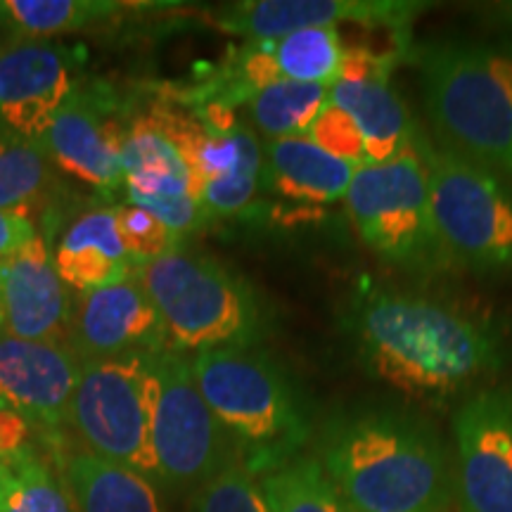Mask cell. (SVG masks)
I'll return each mask as SVG.
<instances>
[{
	"instance_id": "7",
	"label": "cell",
	"mask_w": 512,
	"mask_h": 512,
	"mask_svg": "<svg viewBox=\"0 0 512 512\" xmlns=\"http://www.w3.org/2000/svg\"><path fill=\"white\" fill-rule=\"evenodd\" d=\"M434 221L453 268L479 275L512 273V183L427 143Z\"/></svg>"
},
{
	"instance_id": "12",
	"label": "cell",
	"mask_w": 512,
	"mask_h": 512,
	"mask_svg": "<svg viewBox=\"0 0 512 512\" xmlns=\"http://www.w3.org/2000/svg\"><path fill=\"white\" fill-rule=\"evenodd\" d=\"M79 57L69 46L22 41L0 50V131L41 140L76 93Z\"/></svg>"
},
{
	"instance_id": "10",
	"label": "cell",
	"mask_w": 512,
	"mask_h": 512,
	"mask_svg": "<svg viewBox=\"0 0 512 512\" xmlns=\"http://www.w3.org/2000/svg\"><path fill=\"white\" fill-rule=\"evenodd\" d=\"M451 456L458 512H512V382L458 403Z\"/></svg>"
},
{
	"instance_id": "1",
	"label": "cell",
	"mask_w": 512,
	"mask_h": 512,
	"mask_svg": "<svg viewBox=\"0 0 512 512\" xmlns=\"http://www.w3.org/2000/svg\"><path fill=\"white\" fill-rule=\"evenodd\" d=\"M344 330L363 373L413 401H463L512 366V320L401 287H358Z\"/></svg>"
},
{
	"instance_id": "24",
	"label": "cell",
	"mask_w": 512,
	"mask_h": 512,
	"mask_svg": "<svg viewBox=\"0 0 512 512\" xmlns=\"http://www.w3.org/2000/svg\"><path fill=\"white\" fill-rule=\"evenodd\" d=\"M128 204L150 211L178 238L195 233L209 219L202 209L197 188L188 176L166 174V171H138L124 178Z\"/></svg>"
},
{
	"instance_id": "28",
	"label": "cell",
	"mask_w": 512,
	"mask_h": 512,
	"mask_svg": "<svg viewBox=\"0 0 512 512\" xmlns=\"http://www.w3.org/2000/svg\"><path fill=\"white\" fill-rule=\"evenodd\" d=\"M121 162L124 174H138V171H166V174L188 176L195 183L188 159L181 152L169 133L159 126L152 112L143 119H136L124 131L121 143ZM126 178V176H124ZM197 188V185H195Z\"/></svg>"
},
{
	"instance_id": "11",
	"label": "cell",
	"mask_w": 512,
	"mask_h": 512,
	"mask_svg": "<svg viewBox=\"0 0 512 512\" xmlns=\"http://www.w3.org/2000/svg\"><path fill=\"white\" fill-rule=\"evenodd\" d=\"M81 358L62 339H24L0 330V401L46 444L69 430Z\"/></svg>"
},
{
	"instance_id": "20",
	"label": "cell",
	"mask_w": 512,
	"mask_h": 512,
	"mask_svg": "<svg viewBox=\"0 0 512 512\" xmlns=\"http://www.w3.org/2000/svg\"><path fill=\"white\" fill-rule=\"evenodd\" d=\"M53 261L62 283L76 292L117 285L136 271L119 235L114 207L93 209L79 216L62 235Z\"/></svg>"
},
{
	"instance_id": "4",
	"label": "cell",
	"mask_w": 512,
	"mask_h": 512,
	"mask_svg": "<svg viewBox=\"0 0 512 512\" xmlns=\"http://www.w3.org/2000/svg\"><path fill=\"white\" fill-rule=\"evenodd\" d=\"M190 368L247 470L261 479L302 456L313 437L311 408L271 356L252 347L209 349L190 354Z\"/></svg>"
},
{
	"instance_id": "3",
	"label": "cell",
	"mask_w": 512,
	"mask_h": 512,
	"mask_svg": "<svg viewBox=\"0 0 512 512\" xmlns=\"http://www.w3.org/2000/svg\"><path fill=\"white\" fill-rule=\"evenodd\" d=\"M437 147L512 183V46L430 38L411 48Z\"/></svg>"
},
{
	"instance_id": "34",
	"label": "cell",
	"mask_w": 512,
	"mask_h": 512,
	"mask_svg": "<svg viewBox=\"0 0 512 512\" xmlns=\"http://www.w3.org/2000/svg\"><path fill=\"white\" fill-rule=\"evenodd\" d=\"M3 294H5V264H3V261H0V328H3V318H5Z\"/></svg>"
},
{
	"instance_id": "2",
	"label": "cell",
	"mask_w": 512,
	"mask_h": 512,
	"mask_svg": "<svg viewBox=\"0 0 512 512\" xmlns=\"http://www.w3.org/2000/svg\"><path fill=\"white\" fill-rule=\"evenodd\" d=\"M313 458L351 512H451L453 456L439 427L392 399H361L320 425Z\"/></svg>"
},
{
	"instance_id": "18",
	"label": "cell",
	"mask_w": 512,
	"mask_h": 512,
	"mask_svg": "<svg viewBox=\"0 0 512 512\" xmlns=\"http://www.w3.org/2000/svg\"><path fill=\"white\" fill-rule=\"evenodd\" d=\"M48 446L79 512H166L150 477L81 446H69L64 437Z\"/></svg>"
},
{
	"instance_id": "25",
	"label": "cell",
	"mask_w": 512,
	"mask_h": 512,
	"mask_svg": "<svg viewBox=\"0 0 512 512\" xmlns=\"http://www.w3.org/2000/svg\"><path fill=\"white\" fill-rule=\"evenodd\" d=\"M271 512H351L313 456H297L261 477Z\"/></svg>"
},
{
	"instance_id": "13",
	"label": "cell",
	"mask_w": 512,
	"mask_h": 512,
	"mask_svg": "<svg viewBox=\"0 0 512 512\" xmlns=\"http://www.w3.org/2000/svg\"><path fill=\"white\" fill-rule=\"evenodd\" d=\"M67 344L81 363L169 349L162 318L136 271L117 285L76 294Z\"/></svg>"
},
{
	"instance_id": "31",
	"label": "cell",
	"mask_w": 512,
	"mask_h": 512,
	"mask_svg": "<svg viewBox=\"0 0 512 512\" xmlns=\"http://www.w3.org/2000/svg\"><path fill=\"white\" fill-rule=\"evenodd\" d=\"M318 147L330 152L332 157L344 159L354 166H366V147H363L361 133L356 131L354 121L335 105H325L318 119L313 121L309 136Z\"/></svg>"
},
{
	"instance_id": "23",
	"label": "cell",
	"mask_w": 512,
	"mask_h": 512,
	"mask_svg": "<svg viewBox=\"0 0 512 512\" xmlns=\"http://www.w3.org/2000/svg\"><path fill=\"white\" fill-rule=\"evenodd\" d=\"M0 512H79L67 484L31 448L0 463Z\"/></svg>"
},
{
	"instance_id": "27",
	"label": "cell",
	"mask_w": 512,
	"mask_h": 512,
	"mask_svg": "<svg viewBox=\"0 0 512 512\" xmlns=\"http://www.w3.org/2000/svg\"><path fill=\"white\" fill-rule=\"evenodd\" d=\"M121 8L110 0H8L3 3V17L19 36L43 38L83 27L112 17Z\"/></svg>"
},
{
	"instance_id": "29",
	"label": "cell",
	"mask_w": 512,
	"mask_h": 512,
	"mask_svg": "<svg viewBox=\"0 0 512 512\" xmlns=\"http://www.w3.org/2000/svg\"><path fill=\"white\" fill-rule=\"evenodd\" d=\"M190 512H271L261 479L240 460L190 494Z\"/></svg>"
},
{
	"instance_id": "22",
	"label": "cell",
	"mask_w": 512,
	"mask_h": 512,
	"mask_svg": "<svg viewBox=\"0 0 512 512\" xmlns=\"http://www.w3.org/2000/svg\"><path fill=\"white\" fill-rule=\"evenodd\" d=\"M280 81L332 86L342 74L344 48L337 27L294 31L278 41H264Z\"/></svg>"
},
{
	"instance_id": "37",
	"label": "cell",
	"mask_w": 512,
	"mask_h": 512,
	"mask_svg": "<svg viewBox=\"0 0 512 512\" xmlns=\"http://www.w3.org/2000/svg\"><path fill=\"white\" fill-rule=\"evenodd\" d=\"M0 463H3V460H0Z\"/></svg>"
},
{
	"instance_id": "30",
	"label": "cell",
	"mask_w": 512,
	"mask_h": 512,
	"mask_svg": "<svg viewBox=\"0 0 512 512\" xmlns=\"http://www.w3.org/2000/svg\"><path fill=\"white\" fill-rule=\"evenodd\" d=\"M114 211H117L119 235L136 266L150 264V261L181 249L183 238H178L174 230L166 228L150 211L140 209L136 204H119Z\"/></svg>"
},
{
	"instance_id": "26",
	"label": "cell",
	"mask_w": 512,
	"mask_h": 512,
	"mask_svg": "<svg viewBox=\"0 0 512 512\" xmlns=\"http://www.w3.org/2000/svg\"><path fill=\"white\" fill-rule=\"evenodd\" d=\"M55 185L53 159L41 140L0 131V209H24Z\"/></svg>"
},
{
	"instance_id": "15",
	"label": "cell",
	"mask_w": 512,
	"mask_h": 512,
	"mask_svg": "<svg viewBox=\"0 0 512 512\" xmlns=\"http://www.w3.org/2000/svg\"><path fill=\"white\" fill-rule=\"evenodd\" d=\"M124 131L91 95L76 91L41 138L55 166L95 190L124 185Z\"/></svg>"
},
{
	"instance_id": "14",
	"label": "cell",
	"mask_w": 512,
	"mask_h": 512,
	"mask_svg": "<svg viewBox=\"0 0 512 512\" xmlns=\"http://www.w3.org/2000/svg\"><path fill=\"white\" fill-rule=\"evenodd\" d=\"M420 3L396 0H245L230 3L214 17L216 27L249 43L278 41L294 31L363 24L403 31L418 15Z\"/></svg>"
},
{
	"instance_id": "36",
	"label": "cell",
	"mask_w": 512,
	"mask_h": 512,
	"mask_svg": "<svg viewBox=\"0 0 512 512\" xmlns=\"http://www.w3.org/2000/svg\"><path fill=\"white\" fill-rule=\"evenodd\" d=\"M0 17H3V3H0Z\"/></svg>"
},
{
	"instance_id": "16",
	"label": "cell",
	"mask_w": 512,
	"mask_h": 512,
	"mask_svg": "<svg viewBox=\"0 0 512 512\" xmlns=\"http://www.w3.org/2000/svg\"><path fill=\"white\" fill-rule=\"evenodd\" d=\"M3 264L5 318L0 330L12 337L67 342L74 299L55 271L48 242L36 235Z\"/></svg>"
},
{
	"instance_id": "32",
	"label": "cell",
	"mask_w": 512,
	"mask_h": 512,
	"mask_svg": "<svg viewBox=\"0 0 512 512\" xmlns=\"http://www.w3.org/2000/svg\"><path fill=\"white\" fill-rule=\"evenodd\" d=\"M36 226L27 209H0V261L36 238Z\"/></svg>"
},
{
	"instance_id": "17",
	"label": "cell",
	"mask_w": 512,
	"mask_h": 512,
	"mask_svg": "<svg viewBox=\"0 0 512 512\" xmlns=\"http://www.w3.org/2000/svg\"><path fill=\"white\" fill-rule=\"evenodd\" d=\"M330 105H335L354 121L366 147V164H384L403 152L418 150L425 143L406 100L389 83V74L339 76L330 86Z\"/></svg>"
},
{
	"instance_id": "21",
	"label": "cell",
	"mask_w": 512,
	"mask_h": 512,
	"mask_svg": "<svg viewBox=\"0 0 512 512\" xmlns=\"http://www.w3.org/2000/svg\"><path fill=\"white\" fill-rule=\"evenodd\" d=\"M328 86L297 81H275L247 100V112L256 136L266 140L309 136L313 121L328 105Z\"/></svg>"
},
{
	"instance_id": "35",
	"label": "cell",
	"mask_w": 512,
	"mask_h": 512,
	"mask_svg": "<svg viewBox=\"0 0 512 512\" xmlns=\"http://www.w3.org/2000/svg\"><path fill=\"white\" fill-rule=\"evenodd\" d=\"M501 15L505 19V24L512 29V3H503L501 5Z\"/></svg>"
},
{
	"instance_id": "19",
	"label": "cell",
	"mask_w": 512,
	"mask_h": 512,
	"mask_svg": "<svg viewBox=\"0 0 512 512\" xmlns=\"http://www.w3.org/2000/svg\"><path fill=\"white\" fill-rule=\"evenodd\" d=\"M358 166L332 157L309 138H280L264 145L261 183L283 200L302 207L344 202Z\"/></svg>"
},
{
	"instance_id": "33",
	"label": "cell",
	"mask_w": 512,
	"mask_h": 512,
	"mask_svg": "<svg viewBox=\"0 0 512 512\" xmlns=\"http://www.w3.org/2000/svg\"><path fill=\"white\" fill-rule=\"evenodd\" d=\"M31 434L34 430L27 422L0 401V460H12L31 451Z\"/></svg>"
},
{
	"instance_id": "5",
	"label": "cell",
	"mask_w": 512,
	"mask_h": 512,
	"mask_svg": "<svg viewBox=\"0 0 512 512\" xmlns=\"http://www.w3.org/2000/svg\"><path fill=\"white\" fill-rule=\"evenodd\" d=\"M136 278L162 318L169 349L254 347L266 335L259 294L211 256L178 249L136 266Z\"/></svg>"
},
{
	"instance_id": "6",
	"label": "cell",
	"mask_w": 512,
	"mask_h": 512,
	"mask_svg": "<svg viewBox=\"0 0 512 512\" xmlns=\"http://www.w3.org/2000/svg\"><path fill=\"white\" fill-rule=\"evenodd\" d=\"M427 143L430 140L392 162L358 166L344 197L351 226L363 245L387 266L415 278L453 271L434 221Z\"/></svg>"
},
{
	"instance_id": "8",
	"label": "cell",
	"mask_w": 512,
	"mask_h": 512,
	"mask_svg": "<svg viewBox=\"0 0 512 512\" xmlns=\"http://www.w3.org/2000/svg\"><path fill=\"white\" fill-rule=\"evenodd\" d=\"M152 356L128 354L86 361L76 382L69 432L76 444L157 484L150 446Z\"/></svg>"
},
{
	"instance_id": "9",
	"label": "cell",
	"mask_w": 512,
	"mask_h": 512,
	"mask_svg": "<svg viewBox=\"0 0 512 512\" xmlns=\"http://www.w3.org/2000/svg\"><path fill=\"white\" fill-rule=\"evenodd\" d=\"M152 384L150 446L157 484L192 494L240 460L238 451L204 401L188 354L164 349L152 356Z\"/></svg>"
}]
</instances>
